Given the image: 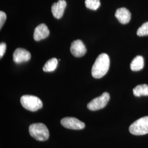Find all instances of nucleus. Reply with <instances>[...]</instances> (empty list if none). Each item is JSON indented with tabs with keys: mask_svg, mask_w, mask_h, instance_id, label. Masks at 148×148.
<instances>
[{
	"mask_svg": "<svg viewBox=\"0 0 148 148\" xmlns=\"http://www.w3.org/2000/svg\"><path fill=\"white\" fill-rule=\"evenodd\" d=\"M110 66V59L108 54L102 53L96 59L92 68V75L95 79H100L106 75Z\"/></svg>",
	"mask_w": 148,
	"mask_h": 148,
	"instance_id": "obj_1",
	"label": "nucleus"
},
{
	"mask_svg": "<svg viewBox=\"0 0 148 148\" xmlns=\"http://www.w3.org/2000/svg\"><path fill=\"white\" fill-rule=\"evenodd\" d=\"M30 136L38 141L47 140L49 136V131L45 125L42 123L32 124L29 128Z\"/></svg>",
	"mask_w": 148,
	"mask_h": 148,
	"instance_id": "obj_2",
	"label": "nucleus"
},
{
	"mask_svg": "<svg viewBox=\"0 0 148 148\" xmlns=\"http://www.w3.org/2000/svg\"><path fill=\"white\" fill-rule=\"evenodd\" d=\"M21 105L25 109L30 111H36L42 107V102L37 97L24 95L21 98Z\"/></svg>",
	"mask_w": 148,
	"mask_h": 148,
	"instance_id": "obj_3",
	"label": "nucleus"
},
{
	"mask_svg": "<svg viewBox=\"0 0 148 148\" xmlns=\"http://www.w3.org/2000/svg\"><path fill=\"white\" fill-rule=\"evenodd\" d=\"M131 133L136 136L148 133V116L143 117L134 122L129 127Z\"/></svg>",
	"mask_w": 148,
	"mask_h": 148,
	"instance_id": "obj_4",
	"label": "nucleus"
},
{
	"mask_svg": "<svg viewBox=\"0 0 148 148\" xmlns=\"http://www.w3.org/2000/svg\"><path fill=\"white\" fill-rule=\"evenodd\" d=\"M110 99L108 92L103 93L101 96L93 99L87 104V108L91 111H96L104 108Z\"/></svg>",
	"mask_w": 148,
	"mask_h": 148,
	"instance_id": "obj_5",
	"label": "nucleus"
},
{
	"mask_svg": "<svg viewBox=\"0 0 148 148\" xmlns=\"http://www.w3.org/2000/svg\"><path fill=\"white\" fill-rule=\"evenodd\" d=\"M61 124L65 128L75 130H82L85 127V124L83 122L72 117H64L61 120Z\"/></svg>",
	"mask_w": 148,
	"mask_h": 148,
	"instance_id": "obj_6",
	"label": "nucleus"
},
{
	"mask_svg": "<svg viewBox=\"0 0 148 148\" xmlns=\"http://www.w3.org/2000/svg\"><path fill=\"white\" fill-rule=\"evenodd\" d=\"M70 51L75 57H81L86 54L87 49L82 41L79 40H77L71 43Z\"/></svg>",
	"mask_w": 148,
	"mask_h": 148,
	"instance_id": "obj_7",
	"label": "nucleus"
},
{
	"mask_svg": "<svg viewBox=\"0 0 148 148\" xmlns=\"http://www.w3.org/2000/svg\"><path fill=\"white\" fill-rule=\"evenodd\" d=\"M30 58V53L23 48H17L13 53V60L16 63L26 62L29 61Z\"/></svg>",
	"mask_w": 148,
	"mask_h": 148,
	"instance_id": "obj_8",
	"label": "nucleus"
},
{
	"mask_svg": "<svg viewBox=\"0 0 148 148\" xmlns=\"http://www.w3.org/2000/svg\"><path fill=\"white\" fill-rule=\"evenodd\" d=\"M66 6V2L65 0H59L52 6V13L56 19H60L63 16L64 10Z\"/></svg>",
	"mask_w": 148,
	"mask_h": 148,
	"instance_id": "obj_9",
	"label": "nucleus"
},
{
	"mask_svg": "<svg viewBox=\"0 0 148 148\" xmlns=\"http://www.w3.org/2000/svg\"><path fill=\"white\" fill-rule=\"evenodd\" d=\"M49 35V31L46 25L45 24H41L38 25L34 30V38L35 41H39L47 38Z\"/></svg>",
	"mask_w": 148,
	"mask_h": 148,
	"instance_id": "obj_10",
	"label": "nucleus"
},
{
	"mask_svg": "<svg viewBox=\"0 0 148 148\" xmlns=\"http://www.w3.org/2000/svg\"><path fill=\"white\" fill-rule=\"evenodd\" d=\"M115 16L120 23L126 24L128 23L131 18L130 12L126 8H120L117 10L115 13Z\"/></svg>",
	"mask_w": 148,
	"mask_h": 148,
	"instance_id": "obj_11",
	"label": "nucleus"
},
{
	"mask_svg": "<svg viewBox=\"0 0 148 148\" xmlns=\"http://www.w3.org/2000/svg\"><path fill=\"white\" fill-rule=\"evenodd\" d=\"M144 59L143 57L138 56L133 59L131 65V69L134 71H138L143 69L144 67Z\"/></svg>",
	"mask_w": 148,
	"mask_h": 148,
	"instance_id": "obj_12",
	"label": "nucleus"
},
{
	"mask_svg": "<svg viewBox=\"0 0 148 148\" xmlns=\"http://www.w3.org/2000/svg\"><path fill=\"white\" fill-rule=\"evenodd\" d=\"M133 92L136 97L148 96V85L146 84L138 85L133 90Z\"/></svg>",
	"mask_w": 148,
	"mask_h": 148,
	"instance_id": "obj_13",
	"label": "nucleus"
},
{
	"mask_svg": "<svg viewBox=\"0 0 148 148\" xmlns=\"http://www.w3.org/2000/svg\"><path fill=\"white\" fill-rule=\"evenodd\" d=\"M58 60L56 58L50 59L45 63L43 70L45 72H52L55 70L58 65Z\"/></svg>",
	"mask_w": 148,
	"mask_h": 148,
	"instance_id": "obj_14",
	"label": "nucleus"
},
{
	"mask_svg": "<svg viewBox=\"0 0 148 148\" xmlns=\"http://www.w3.org/2000/svg\"><path fill=\"white\" fill-rule=\"evenodd\" d=\"M86 7L91 10L96 11L101 5L100 0H85Z\"/></svg>",
	"mask_w": 148,
	"mask_h": 148,
	"instance_id": "obj_15",
	"label": "nucleus"
},
{
	"mask_svg": "<svg viewBox=\"0 0 148 148\" xmlns=\"http://www.w3.org/2000/svg\"><path fill=\"white\" fill-rule=\"evenodd\" d=\"M137 34L139 36H145L148 35V22L144 23L138 29Z\"/></svg>",
	"mask_w": 148,
	"mask_h": 148,
	"instance_id": "obj_16",
	"label": "nucleus"
},
{
	"mask_svg": "<svg viewBox=\"0 0 148 148\" xmlns=\"http://www.w3.org/2000/svg\"><path fill=\"white\" fill-rule=\"evenodd\" d=\"M7 18V16L5 12L1 11L0 12V28L1 29L3 24L5 23V20Z\"/></svg>",
	"mask_w": 148,
	"mask_h": 148,
	"instance_id": "obj_17",
	"label": "nucleus"
},
{
	"mask_svg": "<svg viewBox=\"0 0 148 148\" xmlns=\"http://www.w3.org/2000/svg\"><path fill=\"white\" fill-rule=\"evenodd\" d=\"M6 44L5 43L2 42L0 44V58H1L5 54L6 51Z\"/></svg>",
	"mask_w": 148,
	"mask_h": 148,
	"instance_id": "obj_18",
	"label": "nucleus"
}]
</instances>
